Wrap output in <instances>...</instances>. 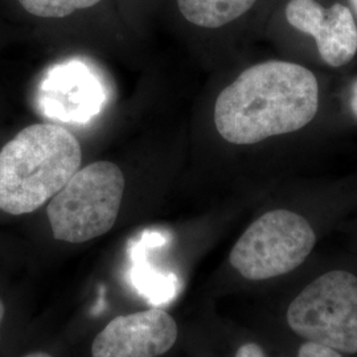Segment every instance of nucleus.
Wrapping results in <instances>:
<instances>
[{
    "mask_svg": "<svg viewBox=\"0 0 357 357\" xmlns=\"http://www.w3.org/2000/svg\"><path fill=\"white\" fill-rule=\"evenodd\" d=\"M286 320L306 342L356 355V275L345 270L321 274L294 298Z\"/></svg>",
    "mask_w": 357,
    "mask_h": 357,
    "instance_id": "4",
    "label": "nucleus"
},
{
    "mask_svg": "<svg viewBox=\"0 0 357 357\" xmlns=\"http://www.w3.org/2000/svg\"><path fill=\"white\" fill-rule=\"evenodd\" d=\"M290 26L312 36L320 57L332 68L352 61L357 53V24L352 11L340 3L326 8L317 0H290L286 6Z\"/></svg>",
    "mask_w": 357,
    "mask_h": 357,
    "instance_id": "7",
    "label": "nucleus"
},
{
    "mask_svg": "<svg viewBox=\"0 0 357 357\" xmlns=\"http://www.w3.org/2000/svg\"><path fill=\"white\" fill-rule=\"evenodd\" d=\"M234 357H268L261 345L255 343L243 344L236 352Z\"/></svg>",
    "mask_w": 357,
    "mask_h": 357,
    "instance_id": "12",
    "label": "nucleus"
},
{
    "mask_svg": "<svg viewBox=\"0 0 357 357\" xmlns=\"http://www.w3.org/2000/svg\"><path fill=\"white\" fill-rule=\"evenodd\" d=\"M319 109V84L302 65L266 61L243 70L217 97V132L233 144H255L307 126Z\"/></svg>",
    "mask_w": 357,
    "mask_h": 357,
    "instance_id": "1",
    "label": "nucleus"
},
{
    "mask_svg": "<svg viewBox=\"0 0 357 357\" xmlns=\"http://www.w3.org/2000/svg\"><path fill=\"white\" fill-rule=\"evenodd\" d=\"M24 357H53L50 354H45V352H33V354H29L26 355Z\"/></svg>",
    "mask_w": 357,
    "mask_h": 357,
    "instance_id": "15",
    "label": "nucleus"
},
{
    "mask_svg": "<svg viewBox=\"0 0 357 357\" xmlns=\"http://www.w3.org/2000/svg\"><path fill=\"white\" fill-rule=\"evenodd\" d=\"M102 101L101 81L88 66L77 63L52 68L38 93L43 113L65 123L88 121L100 112Z\"/></svg>",
    "mask_w": 357,
    "mask_h": 357,
    "instance_id": "8",
    "label": "nucleus"
},
{
    "mask_svg": "<svg viewBox=\"0 0 357 357\" xmlns=\"http://www.w3.org/2000/svg\"><path fill=\"white\" fill-rule=\"evenodd\" d=\"M26 13L38 17H65L70 13L90 8L101 0H19Z\"/></svg>",
    "mask_w": 357,
    "mask_h": 357,
    "instance_id": "10",
    "label": "nucleus"
},
{
    "mask_svg": "<svg viewBox=\"0 0 357 357\" xmlns=\"http://www.w3.org/2000/svg\"><path fill=\"white\" fill-rule=\"evenodd\" d=\"M349 107H351V112L352 114L355 115V118L357 119V79L354 82L352 85V89H351V97H349Z\"/></svg>",
    "mask_w": 357,
    "mask_h": 357,
    "instance_id": "13",
    "label": "nucleus"
},
{
    "mask_svg": "<svg viewBox=\"0 0 357 357\" xmlns=\"http://www.w3.org/2000/svg\"><path fill=\"white\" fill-rule=\"evenodd\" d=\"M257 0H178L181 15L195 26L220 28L241 17Z\"/></svg>",
    "mask_w": 357,
    "mask_h": 357,
    "instance_id": "9",
    "label": "nucleus"
},
{
    "mask_svg": "<svg viewBox=\"0 0 357 357\" xmlns=\"http://www.w3.org/2000/svg\"><path fill=\"white\" fill-rule=\"evenodd\" d=\"M178 340V324L160 308L121 315L100 332L93 344V357H158Z\"/></svg>",
    "mask_w": 357,
    "mask_h": 357,
    "instance_id": "6",
    "label": "nucleus"
},
{
    "mask_svg": "<svg viewBox=\"0 0 357 357\" xmlns=\"http://www.w3.org/2000/svg\"><path fill=\"white\" fill-rule=\"evenodd\" d=\"M125 192V176L112 162H96L78 169L47 208L57 241L82 243L114 227Z\"/></svg>",
    "mask_w": 357,
    "mask_h": 357,
    "instance_id": "3",
    "label": "nucleus"
},
{
    "mask_svg": "<svg viewBox=\"0 0 357 357\" xmlns=\"http://www.w3.org/2000/svg\"><path fill=\"white\" fill-rule=\"evenodd\" d=\"M315 243L317 234L306 217L273 209L243 231L230 252L229 262L245 280L266 281L299 268Z\"/></svg>",
    "mask_w": 357,
    "mask_h": 357,
    "instance_id": "5",
    "label": "nucleus"
},
{
    "mask_svg": "<svg viewBox=\"0 0 357 357\" xmlns=\"http://www.w3.org/2000/svg\"><path fill=\"white\" fill-rule=\"evenodd\" d=\"M351 1V6H352V10H354V13H355V20H356L357 24V0H349Z\"/></svg>",
    "mask_w": 357,
    "mask_h": 357,
    "instance_id": "16",
    "label": "nucleus"
},
{
    "mask_svg": "<svg viewBox=\"0 0 357 357\" xmlns=\"http://www.w3.org/2000/svg\"><path fill=\"white\" fill-rule=\"evenodd\" d=\"M296 357H343V354L326 345L317 344L312 342H305L301 345Z\"/></svg>",
    "mask_w": 357,
    "mask_h": 357,
    "instance_id": "11",
    "label": "nucleus"
},
{
    "mask_svg": "<svg viewBox=\"0 0 357 357\" xmlns=\"http://www.w3.org/2000/svg\"><path fill=\"white\" fill-rule=\"evenodd\" d=\"M4 314H6V307H4V303L1 302V299H0V328H1V321L4 319ZM1 337V336H0Z\"/></svg>",
    "mask_w": 357,
    "mask_h": 357,
    "instance_id": "14",
    "label": "nucleus"
},
{
    "mask_svg": "<svg viewBox=\"0 0 357 357\" xmlns=\"http://www.w3.org/2000/svg\"><path fill=\"white\" fill-rule=\"evenodd\" d=\"M82 150L69 130L53 123L23 128L0 150V209L32 213L79 169Z\"/></svg>",
    "mask_w": 357,
    "mask_h": 357,
    "instance_id": "2",
    "label": "nucleus"
}]
</instances>
